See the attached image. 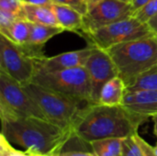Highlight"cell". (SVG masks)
Listing matches in <instances>:
<instances>
[{"mask_svg":"<svg viewBox=\"0 0 157 156\" xmlns=\"http://www.w3.org/2000/svg\"><path fill=\"white\" fill-rule=\"evenodd\" d=\"M58 156H97L94 152H83V151H68L61 152Z\"/></svg>","mask_w":157,"mask_h":156,"instance_id":"27","label":"cell"},{"mask_svg":"<svg viewBox=\"0 0 157 156\" xmlns=\"http://www.w3.org/2000/svg\"><path fill=\"white\" fill-rule=\"evenodd\" d=\"M131 3L121 0H103L83 16V28L80 36L93 32L112 23L132 16Z\"/></svg>","mask_w":157,"mask_h":156,"instance_id":"9","label":"cell"},{"mask_svg":"<svg viewBox=\"0 0 157 156\" xmlns=\"http://www.w3.org/2000/svg\"><path fill=\"white\" fill-rule=\"evenodd\" d=\"M157 14V0H150L142 7L137 9L132 17H134L144 24H147L148 21Z\"/></svg>","mask_w":157,"mask_h":156,"instance_id":"20","label":"cell"},{"mask_svg":"<svg viewBox=\"0 0 157 156\" xmlns=\"http://www.w3.org/2000/svg\"><path fill=\"white\" fill-rule=\"evenodd\" d=\"M122 105L137 115L152 118L157 114V90H127Z\"/></svg>","mask_w":157,"mask_h":156,"instance_id":"12","label":"cell"},{"mask_svg":"<svg viewBox=\"0 0 157 156\" xmlns=\"http://www.w3.org/2000/svg\"><path fill=\"white\" fill-rule=\"evenodd\" d=\"M148 1H150V0H132V11H133V13L137 10V9H139L140 7H142L144 5H145ZM132 13V14H133Z\"/></svg>","mask_w":157,"mask_h":156,"instance_id":"30","label":"cell"},{"mask_svg":"<svg viewBox=\"0 0 157 156\" xmlns=\"http://www.w3.org/2000/svg\"><path fill=\"white\" fill-rule=\"evenodd\" d=\"M80 103L93 104L91 84L85 66L48 73H36L32 81Z\"/></svg>","mask_w":157,"mask_h":156,"instance_id":"5","label":"cell"},{"mask_svg":"<svg viewBox=\"0 0 157 156\" xmlns=\"http://www.w3.org/2000/svg\"><path fill=\"white\" fill-rule=\"evenodd\" d=\"M22 1L29 4L38 5V6H50L51 4H52V0H22Z\"/></svg>","mask_w":157,"mask_h":156,"instance_id":"29","label":"cell"},{"mask_svg":"<svg viewBox=\"0 0 157 156\" xmlns=\"http://www.w3.org/2000/svg\"><path fill=\"white\" fill-rule=\"evenodd\" d=\"M63 31L64 29L60 26L31 23V31L29 40L27 42L36 46L44 47L45 43L50 39Z\"/></svg>","mask_w":157,"mask_h":156,"instance_id":"17","label":"cell"},{"mask_svg":"<svg viewBox=\"0 0 157 156\" xmlns=\"http://www.w3.org/2000/svg\"><path fill=\"white\" fill-rule=\"evenodd\" d=\"M126 91L127 86L125 83L118 75L104 85L100 91L98 103L106 106L122 105Z\"/></svg>","mask_w":157,"mask_h":156,"instance_id":"14","label":"cell"},{"mask_svg":"<svg viewBox=\"0 0 157 156\" xmlns=\"http://www.w3.org/2000/svg\"><path fill=\"white\" fill-rule=\"evenodd\" d=\"M17 18H20V17H17L16 15L10 12L0 9V29L8 28Z\"/></svg>","mask_w":157,"mask_h":156,"instance_id":"26","label":"cell"},{"mask_svg":"<svg viewBox=\"0 0 157 156\" xmlns=\"http://www.w3.org/2000/svg\"><path fill=\"white\" fill-rule=\"evenodd\" d=\"M125 139V138H124ZM123 138H107L90 143L97 156H121Z\"/></svg>","mask_w":157,"mask_h":156,"instance_id":"18","label":"cell"},{"mask_svg":"<svg viewBox=\"0 0 157 156\" xmlns=\"http://www.w3.org/2000/svg\"><path fill=\"white\" fill-rule=\"evenodd\" d=\"M154 149H155V154L157 155V143H156V145L154 147Z\"/></svg>","mask_w":157,"mask_h":156,"instance_id":"33","label":"cell"},{"mask_svg":"<svg viewBox=\"0 0 157 156\" xmlns=\"http://www.w3.org/2000/svg\"><path fill=\"white\" fill-rule=\"evenodd\" d=\"M95 48V45L87 43V46L83 49L67 51L52 57H45L41 60H38L35 63V74L56 72L85 66L88 57Z\"/></svg>","mask_w":157,"mask_h":156,"instance_id":"11","label":"cell"},{"mask_svg":"<svg viewBox=\"0 0 157 156\" xmlns=\"http://www.w3.org/2000/svg\"><path fill=\"white\" fill-rule=\"evenodd\" d=\"M0 9L10 12L20 18H25L22 9V0H0Z\"/></svg>","mask_w":157,"mask_h":156,"instance_id":"23","label":"cell"},{"mask_svg":"<svg viewBox=\"0 0 157 156\" xmlns=\"http://www.w3.org/2000/svg\"><path fill=\"white\" fill-rule=\"evenodd\" d=\"M146 25L148 26V28L151 30V32L153 33V35L157 38V14L153 18H151L148 21V23Z\"/></svg>","mask_w":157,"mask_h":156,"instance_id":"28","label":"cell"},{"mask_svg":"<svg viewBox=\"0 0 157 156\" xmlns=\"http://www.w3.org/2000/svg\"><path fill=\"white\" fill-rule=\"evenodd\" d=\"M50 7L54 12L58 26L62 27L64 30L75 32L78 35L81 34L83 28V14L71 6L62 4L52 3L50 5Z\"/></svg>","mask_w":157,"mask_h":156,"instance_id":"13","label":"cell"},{"mask_svg":"<svg viewBox=\"0 0 157 156\" xmlns=\"http://www.w3.org/2000/svg\"><path fill=\"white\" fill-rule=\"evenodd\" d=\"M36 61L24 48L0 34V71L22 86L30 83L35 75Z\"/></svg>","mask_w":157,"mask_h":156,"instance_id":"8","label":"cell"},{"mask_svg":"<svg viewBox=\"0 0 157 156\" xmlns=\"http://www.w3.org/2000/svg\"><path fill=\"white\" fill-rule=\"evenodd\" d=\"M147 120L123 105L87 104L78 112L72 129L75 139L90 144L97 140L132 136Z\"/></svg>","mask_w":157,"mask_h":156,"instance_id":"1","label":"cell"},{"mask_svg":"<svg viewBox=\"0 0 157 156\" xmlns=\"http://www.w3.org/2000/svg\"><path fill=\"white\" fill-rule=\"evenodd\" d=\"M22 9L25 19L31 23L58 26L54 12L50 6H38L22 1Z\"/></svg>","mask_w":157,"mask_h":156,"instance_id":"15","label":"cell"},{"mask_svg":"<svg viewBox=\"0 0 157 156\" xmlns=\"http://www.w3.org/2000/svg\"><path fill=\"white\" fill-rule=\"evenodd\" d=\"M148 36H153L148 26L134 17H131L85 34L83 38L87 43L107 50L112 46Z\"/></svg>","mask_w":157,"mask_h":156,"instance_id":"7","label":"cell"},{"mask_svg":"<svg viewBox=\"0 0 157 156\" xmlns=\"http://www.w3.org/2000/svg\"><path fill=\"white\" fill-rule=\"evenodd\" d=\"M85 67L86 68L91 84L92 103L98 104L99 95L104 85L118 76V71L109 53L96 47L88 57Z\"/></svg>","mask_w":157,"mask_h":156,"instance_id":"10","label":"cell"},{"mask_svg":"<svg viewBox=\"0 0 157 156\" xmlns=\"http://www.w3.org/2000/svg\"><path fill=\"white\" fill-rule=\"evenodd\" d=\"M31 22L25 18H17L8 28L0 29V34L16 44H24L29 40Z\"/></svg>","mask_w":157,"mask_h":156,"instance_id":"16","label":"cell"},{"mask_svg":"<svg viewBox=\"0 0 157 156\" xmlns=\"http://www.w3.org/2000/svg\"><path fill=\"white\" fill-rule=\"evenodd\" d=\"M101 1H103V0H86L87 11L91 10L92 8H94V7H95L97 5H98Z\"/></svg>","mask_w":157,"mask_h":156,"instance_id":"31","label":"cell"},{"mask_svg":"<svg viewBox=\"0 0 157 156\" xmlns=\"http://www.w3.org/2000/svg\"><path fill=\"white\" fill-rule=\"evenodd\" d=\"M0 156H35L28 151L17 150L12 146L11 143L1 133L0 135Z\"/></svg>","mask_w":157,"mask_h":156,"instance_id":"21","label":"cell"},{"mask_svg":"<svg viewBox=\"0 0 157 156\" xmlns=\"http://www.w3.org/2000/svg\"><path fill=\"white\" fill-rule=\"evenodd\" d=\"M121 156H144L132 135L123 140Z\"/></svg>","mask_w":157,"mask_h":156,"instance_id":"22","label":"cell"},{"mask_svg":"<svg viewBox=\"0 0 157 156\" xmlns=\"http://www.w3.org/2000/svg\"><path fill=\"white\" fill-rule=\"evenodd\" d=\"M133 138L135 140V142L138 143V145L140 146L141 150L143 151L144 156H157L155 153V149L153 146H151L145 140H144L139 134L138 132L134 133L133 135Z\"/></svg>","mask_w":157,"mask_h":156,"instance_id":"25","label":"cell"},{"mask_svg":"<svg viewBox=\"0 0 157 156\" xmlns=\"http://www.w3.org/2000/svg\"><path fill=\"white\" fill-rule=\"evenodd\" d=\"M35 156H50V155H44V154H35Z\"/></svg>","mask_w":157,"mask_h":156,"instance_id":"35","label":"cell"},{"mask_svg":"<svg viewBox=\"0 0 157 156\" xmlns=\"http://www.w3.org/2000/svg\"><path fill=\"white\" fill-rule=\"evenodd\" d=\"M127 90H157V63L141 74L136 82L131 87L127 88Z\"/></svg>","mask_w":157,"mask_h":156,"instance_id":"19","label":"cell"},{"mask_svg":"<svg viewBox=\"0 0 157 156\" xmlns=\"http://www.w3.org/2000/svg\"><path fill=\"white\" fill-rule=\"evenodd\" d=\"M113 61L127 88L157 63V38L144 37L105 50Z\"/></svg>","mask_w":157,"mask_h":156,"instance_id":"3","label":"cell"},{"mask_svg":"<svg viewBox=\"0 0 157 156\" xmlns=\"http://www.w3.org/2000/svg\"><path fill=\"white\" fill-rule=\"evenodd\" d=\"M121 1H123V2H127V3H131V4H132V0H121Z\"/></svg>","mask_w":157,"mask_h":156,"instance_id":"34","label":"cell"},{"mask_svg":"<svg viewBox=\"0 0 157 156\" xmlns=\"http://www.w3.org/2000/svg\"><path fill=\"white\" fill-rule=\"evenodd\" d=\"M1 133L11 143L34 154L58 156L74 137L73 129L62 128L36 117L0 116Z\"/></svg>","mask_w":157,"mask_h":156,"instance_id":"2","label":"cell"},{"mask_svg":"<svg viewBox=\"0 0 157 156\" xmlns=\"http://www.w3.org/2000/svg\"><path fill=\"white\" fill-rule=\"evenodd\" d=\"M152 120L154 121V135L157 138V114L152 117Z\"/></svg>","mask_w":157,"mask_h":156,"instance_id":"32","label":"cell"},{"mask_svg":"<svg viewBox=\"0 0 157 156\" xmlns=\"http://www.w3.org/2000/svg\"><path fill=\"white\" fill-rule=\"evenodd\" d=\"M0 116L36 117L47 120L23 86L0 71Z\"/></svg>","mask_w":157,"mask_h":156,"instance_id":"6","label":"cell"},{"mask_svg":"<svg viewBox=\"0 0 157 156\" xmlns=\"http://www.w3.org/2000/svg\"><path fill=\"white\" fill-rule=\"evenodd\" d=\"M52 3L62 4L68 6L75 8V10L79 11L81 14L85 15L87 12V7L86 4V0H52Z\"/></svg>","mask_w":157,"mask_h":156,"instance_id":"24","label":"cell"},{"mask_svg":"<svg viewBox=\"0 0 157 156\" xmlns=\"http://www.w3.org/2000/svg\"><path fill=\"white\" fill-rule=\"evenodd\" d=\"M23 88L38 104L49 121L64 129L72 128L80 109L87 105L34 82L24 85Z\"/></svg>","mask_w":157,"mask_h":156,"instance_id":"4","label":"cell"}]
</instances>
